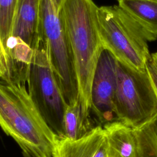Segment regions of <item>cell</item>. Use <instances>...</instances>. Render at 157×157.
Instances as JSON below:
<instances>
[{"mask_svg":"<svg viewBox=\"0 0 157 157\" xmlns=\"http://www.w3.org/2000/svg\"><path fill=\"white\" fill-rule=\"evenodd\" d=\"M97 17L104 49L134 69L146 70L151 55L148 42L157 39L118 5L98 7Z\"/></svg>","mask_w":157,"mask_h":157,"instance_id":"cell-3","label":"cell"},{"mask_svg":"<svg viewBox=\"0 0 157 157\" xmlns=\"http://www.w3.org/2000/svg\"><path fill=\"white\" fill-rule=\"evenodd\" d=\"M145 29L157 39V0H117Z\"/></svg>","mask_w":157,"mask_h":157,"instance_id":"cell-12","label":"cell"},{"mask_svg":"<svg viewBox=\"0 0 157 157\" xmlns=\"http://www.w3.org/2000/svg\"><path fill=\"white\" fill-rule=\"evenodd\" d=\"M134 131L137 141L138 157H157V114Z\"/></svg>","mask_w":157,"mask_h":157,"instance_id":"cell-13","label":"cell"},{"mask_svg":"<svg viewBox=\"0 0 157 157\" xmlns=\"http://www.w3.org/2000/svg\"><path fill=\"white\" fill-rule=\"evenodd\" d=\"M42 0H18L14 17L12 37L32 50L41 39Z\"/></svg>","mask_w":157,"mask_h":157,"instance_id":"cell-9","label":"cell"},{"mask_svg":"<svg viewBox=\"0 0 157 157\" xmlns=\"http://www.w3.org/2000/svg\"><path fill=\"white\" fill-rule=\"evenodd\" d=\"M52 1L53 2V4L57 13H59V12L61 10V8L64 3V0H52Z\"/></svg>","mask_w":157,"mask_h":157,"instance_id":"cell-17","label":"cell"},{"mask_svg":"<svg viewBox=\"0 0 157 157\" xmlns=\"http://www.w3.org/2000/svg\"><path fill=\"white\" fill-rule=\"evenodd\" d=\"M146 71L157 96V51L151 54L146 64Z\"/></svg>","mask_w":157,"mask_h":157,"instance_id":"cell-16","label":"cell"},{"mask_svg":"<svg viewBox=\"0 0 157 157\" xmlns=\"http://www.w3.org/2000/svg\"><path fill=\"white\" fill-rule=\"evenodd\" d=\"M22 154H23V157H33V156H31V155H28V153H25V152H22Z\"/></svg>","mask_w":157,"mask_h":157,"instance_id":"cell-18","label":"cell"},{"mask_svg":"<svg viewBox=\"0 0 157 157\" xmlns=\"http://www.w3.org/2000/svg\"><path fill=\"white\" fill-rule=\"evenodd\" d=\"M0 79L6 82H15L16 70L13 61L4 47L0 37Z\"/></svg>","mask_w":157,"mask_h":157,"instance_id":"cell-15","label":"cell"},{"mask_svg":"<svg viewBox=\"0 0 157 157\" xmlns=\"http://www.w3.org/2000/svg\"><path fill=\"white\" fill-rule=\"evenodd\" d=\"M18 1L0 0V37L7 51L8 43L12 37Z\"/></svg>","mask_w":157,"mask_h":157,"instance_id":"cell-14","label":"cell"},{"mask_svg":"<svg viewBox=\"0 0 157 157\" xmlns=\"http://www.w3.org/2000/svg\"><path fill=\"white\" fill-rule=\"evenodd\" d=\"M113 105L117 120L134 129L157 114V96L146 70L137 71L117 61Z\"/></svg>","mask_w":157,"mask_h":157,"instance_id":"cell-4","label":"cell"},{"mask_svg":"<svg viewBox=\"0 0 157 157\" xmlns=\"http://www.w3.org/2000/svg\"><path fill=\"white\" fill-rule=\"evenodd\" d=\"M0 127L33 157H53L59 137L30 98L25 82L0 80Z\"/></svg>","mask_w":157,"mask_h":157,"instance_id":"cell-1","label":"cell"},{"mask_svg":"<svg viewBox=\"0 0 157 157\" xmlns=\"http://www.w3.org/2000/svg\"><path fill=\"white\" fill-rule=\"evenodd\" d=\"M41 38L58 86L67 105L79 98L71 48L60 16L52 0H42Z\"/></svg>","mask_w":157,"mask_h":157,"instance_id":"cell-5","label":"cell"},{"mask_svg":"<svg viewBox=\"0 0 157 157\" xmlns=\"http://www.w3.org/2000/svg\"><path fill=\"white\" fill-rule=\"evenodd\" d=\"M117 83V60L103 49L96 66L91 88L92 112L99 125L117 120L113 100Z\"/></svg>","mask_w":157,"mask_h":157,"instance_id":"cell-7","label":"cell"},{"mask_svg":"<svg viewBox=\"0 0 157 157\" xmlns=\"http://www.w3.org/2000/svg\"><path fill=\"white\" fill-rule=\"evenodd\" d=\"M106 136L108 157H138L134 129L115 120L102 126Z\"/></svg>","mask_w":157,"mask_h":157,"instance_id":"cell-10","label":"cell"},{"mask_svg":"<svg viewBox=\"0 0 157 157\" xmlns=\"http://www.w3.org/2000/svg\"><path fill=\"white\" fill-rule=\"evenodd\" d=\"M98 7L93 0H64L59 12L71 48L79 99L90 112L93 74L104 48L98 29Z\"/></svg>","mask_w":157,"mask_h":157,"instance_id":"cell-2","label":"cell"},{"mask_svg":"<svg viewBox=\"0 0 157 157\" xmlns=\"http://www.w3.org/2000/svg\"><path fill=\"white\" fill-rule=\"evenodd\" d=\"M28 91L43 118L60 138H64L63 117L67 107L40 39L33 50L28 69Z\"/></svg>","mask_w":157,"mask_h":157,"instance_id":"cell-6","label":"cell"},{"mask_svg":"<svg viewBox=\"0 0 157 157\" xmlns=\"http://www.w3.org/2000/svg\"><path fill=\"white\" fill-rule=\"evenodd\" d=\"M90 113L84 109L79 98L68 105L63 117L64 138L74 140L91 131L96 126L92 123Z\"/></svg>","mask_w":157,"mask_h":157,"instance_id":"cell-11","label":"cell"},{"mask_svg":"<svg viewBox=\"0 0 157 157\" xmlns=\"http://www.w3.org/2000/svg\"><path fill=\"white\" fill-rule=\"evenodd\" d=\"M53 157H108V147L104 129L96 126L83 137L71 140L58 137Z\"/></svg>","mask_w":157,"mask_h":157,"instance_id":"cell-8","label":"cell"}]
</instances>
